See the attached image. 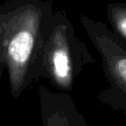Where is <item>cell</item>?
Returning a JSON list of instances; mask_svg holds the SVG:
<instances>
[{
    "label": "cell",
    "instance_id": "obj_1",
    "mask_svg": "<svg viewBox=\"0 0 126 126\" xmlns=\"http://www.w3.org/2000/svg\"><path fill=\"white\" fill-rule=\"evenodd\" d=\"M51 18L48 5L28 2L13 10L0 26V51L8 66L14 95L22 92L32 72H38Z\"/></svg>",
    "mask_w": 126,
    "mask_h": 126
},
{
    "label": "cell",
    "instance_id": "obj_2",
    "mask_svg": "<svg viewBox=\"0 0 126 126\" xmlns=\"http://www.w3.org/2000/svg\"><path fill=\"white\" fill-rule=\"evenodd\" d=\"M94 62L90 50L63 13L52 15L42 45L38 73L63 93H70L82 71Z\"/></svg>",
    "mask_w": 126,
    "mask_h": 126
},
{
    "label": "cell",
    "instance_id": "obj_3",
    "mask_svg": "<svg viewBox=\"0 0 126 126\" xmlns=\"http://www.w3.org/2000/svg\"><path fill=\"white\" fill-rule=\"evenodd\" d=\"M80 23L96 49L108 87L97 93V99L113 110L126 113V42L104 23L81 15Z\"/></svg>",
    "mask_w": 126,
    "mask_h": 126
},
{
    "label": "cell",
    "instance_id": "obj_4",
    "mask_svg": "<svg viewBox=\"0 0 126 126\" xmlns=\"http://www.w3.org/2000/svg\"><path fill=\"white\" fill-rule=\"evenodd\" d=\"M43 126H91L68 93L41 92Z\"/></svg>",
    "mask_w": 126,
    "mask_h": 126
},
{
    "label": "cell",
    "instance_id": "obj_5",
    "mask_svg": "<svg viewBox=\"0 0 126 126\" xmlns=\"http://www.w3.org/2000/svg\"><path fill=\"white\" fill-rule=\"evenodd\" d=\"M106 16L111 31L126 42V3L107 4Z\"/></svg>",
    "mask_w": 126,
    "mask_h": 126
}]
</instances>
